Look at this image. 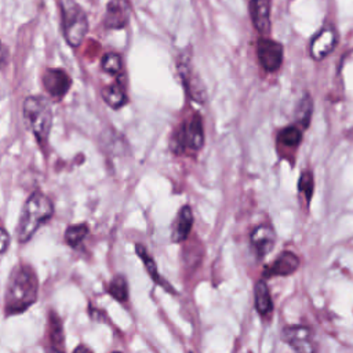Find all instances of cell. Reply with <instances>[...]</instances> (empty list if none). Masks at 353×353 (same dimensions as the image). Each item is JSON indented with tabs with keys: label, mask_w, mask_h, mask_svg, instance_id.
<instances>
[{
	"label": "cell",
	"mask_w": 353,
	"mask_h": 353,
	"mask_svg": "<svg viewBox=\"0 0 353 353\" xmlns=\"http://www.w3.org/2000/svg\"><path fill=\"white\" fill-rule=\"evenodd\" d=\"M250 240L255 250L256 256L263 258L274 247V241H276L274 229L270 225H259L251 232Z\"/></svg>",
	"instance_id": "10"
},
{
	"label": "cell",
	"mask_w": 353,
	"mask_h": 353,
	"mask_svg": "<svg viewBox=\"0 0 353 353\" xmlns=\"http://www.w3.org/2000/svg\"><path fill=\"white\" fill-rule=\"evenodd\" d=\"M4 48H3V44L0 43V65L4 62Z\"/></svg>",
	"instance_id": "28"
},
{
	"label": "cell",
	"mask_w": 353,
	"mask_h": 353,
	"mask_svg": "<svg viewBox=\"0 0 353 353\" xmlns=\"http://www.w3.org/2000/svg\"><path fill=\"white\" fill-rule=\"evenodd\" d=\"M250 14L255 29L261 34H269L270 32V0H251Z\"/></svg>",
	"instance_id": "11"
},
{
	"label": "cell",
	"mask_w": 353,
	"mask_h": 353,
	"mask_svg": "<svg viewBox=\"0 0 353 353\" xmlns=\"http://www.w3.org/2000/svg\"><path fill=\"white\" fill-rule=\"evenodd\" d=\"M101 68L103 72L112 76H119L123 68L121 57L117 52H106L101 59Z\"/></svg>",
	"instance_id": "22"
},
{
	"label": "cell",
	"mask_w": 353,
	"mask_h": 353,
	"mask_svg": "<svg viewBox=\"0 0 353 353\" xmlns=\"http://www.w3.org/2000/svg\"><path fill=\"white\" fill-rule=\"evenodd\" d=\"M50 353H63V352H62L61 349H55V347H54V349H51Z\"/></svg>",
	"instance_id": "29"
},
{
	"label": "cell",
	"mask_w": 353,
	"mask_h": 353,
	"mask_svg": "<svg viewBox=\"0 0 353 353\" xmlns=\"http://www.w3.org/2000/svg\"><path fill=\"white\" fill-rule=\"evenodd\" d=\"M279 139L285 146H290V148L298 146L302 141V131L294 125H290L280 132Z\"/></svg>",
	"instance_id": "23"
},
{
	"label": "cell",
	"mask_w": 353,
	"mask_h": 353,
	"mask_svg": "<svg viewBox=\"0 0 353 353\" xmlns=\"http://www.w3.org/2000/svg\"><path fill=\"white\" fill-rule=\"evenodd\" d=\"M105 26L109 29H121L128 22V7L125 0H110L105 12Z\"/></svg>",
	"instance_id": "13"
},
{
	"label": "cell",
	"mask_w": 353,
	"mask_h": 353,
	"mask_svg": "<svg viewBox=\"0 0 353 353\" xmlns=\"http://www.w3.org/2000/svg\"><path fill=\"white\" fill-rule=\"evenodd\" d=\"M8 245H10V234L4 228L0 226V261L3 259Z\"/></svg>",
	"instance_id": "26"
},
{
	"label": "cell",
	"mask_w": 353,
	"mask_h": 353,
	"mask_svg": "<svg viewBox=\"0 0 353 353\" xmlns=\"http://www.w3.org/2000/svg\"><path fill=\"white\" fill-rule=\"evenodd\" d=\"M258 59L261 66L268 72H276L283 62V46L272 39L258 41Z\"/></svg>",
	"instance_id": "8"
},
{
	"label": "cell",
	"mask_w": 353,
	"mask_h": 353,
	"mask_svg": "<svg viewBox=\"0 0 353 353\" xmlns=\"http://www.w3.org/2000/svg\"><path fill=\"white\" fill-rule=\"evenodd\" d=\"M255 307L261 316H268L273 310V301L268 284L263 280H259L255 284Z\"/></svg>",
	"instance_id": "18"
},
{
	"label": "cell",
	"mask_w": 353,
	"mask_h": 353,
	"mask_svg": "<svg viewBox=\"0 0 353 353\" xmlns=\"http://www.w3.org/2000/svg\"><path fill=\"white\" fill-rule=\"evenodd\" d=\"M44 91L54 99L61 101L72 87V79L61 68H48L41 76Z\"/></svg>",
	"instance_id": "6"
},
{
	"label": "cell",
	"mask_w": 353,
	"mask_h": 353,
	"mask_svg": "<svg viewBox=\"0 0 353 353\" xmlns=\"http://www.w3.org/2000/svg\"><path fill=\"white\" fill-rule=\"evenodd\" d=\"M113 353H121V352H113Z\"/></svg>",
	"instance_id": "30"
},
{
	"label": "cell",
	"mask_w": 353,
	"mask_h": 353,
	"mask_svg": "<svg viewBox=\"0 0 353 353\" xmlns=\"http://www.w3.org/2000/svg\"><path fill=\"white\" fill-rule=\"evenodd\" d=\"M298 188H299V192L305 194L306 200L310 201L312 194H313V189H314V181H313V175H312L310 171H306L301 175L299 182H298Z\"/></svg>",
	"instance_id": "25"
},
{
	"label": "cell",
	"mask_w": 353,
	"mask_h": 353,
	"mask_svg": "<svg viewBox=\"0 0 353 353\" xmlns=\"http://www.w3.org/2000/svg\"><path fill=\"white\" fill-rule=\"evenodd\" d=\"M179 70H181V77L185 83L186 91L189 92V95L197 101V102H203L204 101V88L203 84L200 83V80L197 79V76L193 73L192 66L189 65V62H186V59H181L179 62Z\"/></svg>",
	"instance_id": "14"
},
{
	"label": "cell",
	"mask_w": 353,
	"mask_h": 353,
	"mask_svg": "<svg viewBox=\"0 0 353 353\" xmlns=\"http://www.w3.org/2000/svg\"><path fill=\"white\" fill-rule=\"evenodd\" d=\"M39 281L34 270L25 263H18L10 273L6 295L4 310L7 316L25 312L37 301Z\"/></svg>",
	"instance_id": "1"
},
{
	"label": "cell",
	"mask_w": 353,
	"mask_h": 353,
	"mask_svg": "<svg viewBox=\"0 0 353 353\" xmlns=\"http://www.w3.org/2000/svg\"><path fill=\"white\" fill-rule=\"evenodd\" d=\"M22 119L26 128L33 134L37 143L47 146L52 127V108L44 95H30L23 99Z\"/></svg>",
	"instance_id": "3"
},
{
	"label": "cell",
	"mask_w": 353,
	"mask_h": 353,
	"mask_svg": "<svg viewBox=\"0 0 353 353\" xmlns=\"http://www.w3.org/2000/svg\"><path fill=\"white\" fill-rule=\"evenodd\" d=\"M88 234V225L87 223H76L70 225L65 230V241L70 247H77Z\"/></svg>",
	"instance_id": "20"
},
{
	"label": "cell",
	"mask_w": 353,
	"mask_h": 353,
	"mask_svg": "<svg viewBox=\"0 0 353 353\" xmlns=\"http://www.w3.org/2000/svg\"><path fill=\"white\" fill-rule=\"evenodd\" d=\"M50 336H51V342L55 346V349H58V346L62 345L63 341V332H62V324L59 321V317L55 313L50 314Z\"/></svg>",
	"instance_id": "24"
},
{
	"label": "cell",
	"mask_w": 353,
	"mask_h": 353,
	"mask_svg": "<svg viewBox=\"0 0 353 353\" xmlns=\"http://www.w3.org/2000/svg\"><path fill=\"white\" fill-rule=\"evenodd\" d=\"M54 214V204L48 196L36 190L23 204L22 214L17 226V239L19 243L29 241L37 229L46 223Z\"/></svg>",
	"instance_id": "2"
},
{
	"label": "cell",
	"mask_w": 353,
	"mask_h": 353,
	"mask_svg": "<svg viewBox=\"0 0 353 353\" xmlns=\"http://www.w3.org/2000/svg\"><path fill=\"white\" fill-rule=\"evenodd\" d=\"M174 150H199L204 143V132H203V121L199 114L190 117L179 131L174 135Z\"/></svg>",
	"instance_id": "5"
},
{
	"label": "cell",
	"mask_w": 353,
	"mask_h": 353,
	"mask_svg": "<svg viewBox=\"0 0 353 353\" xmlns=\"http://www.w3.org/2000/svg\"><path fill=\"white\" fill-rule=\"evenodd\" d=\"M108 291L116 301L125 302L128 299V284H127V280L124 279V276H121V274L114 276L109 283Z\"/></svg>",
	"instance_id": "19"
},
{
	"label": "cell",
	"mask_w": 353,
	"mask_h": 353,
	"mask_svg": "<svg viewBox=\"0 0 353 353\" xmlns=\"http://www.w3.org/2000/svg\"><path fill=\"white\" fill-rule=\"evenodd\" d=\"M61 23L66 43L76 48L79 47L88 32V18L85 11L74 0H61Z\"/></svg>",
	"instance_id": "4"
},
{
	"label": "cell",
	"mask_w": 353,
	"mask_h": 353,
	"mask_svg": "<svg viewBox=\"0 0 353 353\" xmlns=\"http://www.w3.org/2000/svg\"><path fill=\"white\" fill-rule=\"evenodd\" d=\"M193 226V214L189 205H185L179 210L178 216L175 219L174 223V229H172V234H171V240L174 243H182L188 239L190 230Z\"/></svg>",
	"instance_id": "15"
},
{
	"label": "cell",
	"mask_w": 353,
	"mask_h": 353,
	"mask_svg": "<svg viewBox=\"0 0 353 353\" xmlns=\"http://www.w3.org/2000/svg\"><path fill=\"white\" fill-rule=\"evenodd\" d=\"M135 251H137L138 256L142 259V262H143V265H145V268H146V272L149 273V276L152 277V280L156 281L157 284H160V285H161L163 288H165L167 291L175 292L174 288H172V285H170V284H168L165 280H163L161 276L159 274L156 262H154V259L149 255V252L146 251V248H145L143 245H141V244H137V245H135Z\"/></svg>",
	"instance_id": "17"
},
{
	"label": "cell",
	"mask_w": 353,
	"mask_h": 353,
	"mask_svg": "<svg viewBox=\"0 0 353 353\" xmlns=\"http://www.w3.org/2000/svg\"><path fill=\"white\" fill-rule=\"evenodd\" d=\"M281 339L290 345L295 353H314L312 331L305 325H287L281 331Z\"/></svg>",
	"instance_id": "7"
},
{
	"label": "cell",
	"mask_w": 353,
	"mask_h": 353,
	"mask_svg": "<svg viewBox=\"0 0 353 353\" xmlns=\"http://www.w3.org/2000/svg\"><path fill=\"white\" fill-rule=\"evenodd\" d=\"M338 40L336 32L332 26H324L310 43V55L316 61L324 59L335 47Z\"/></svg>",
	"instance_id": "9"
},
{
	"label": "cell",
	"mask_w": 353,
	"mask_h": 353,
	"mask_svg": "<svg viewBox=\"0 0 353 353\" xmlns=\"http://www.w3.org/2000/svg\"><path fill=\"white\" fill-rule=\"evenodd\" d=\"M299 266V258L291 251L281 252L270 266L263 270V276H288L294 273Z\"/></svg>",
	"instance_id": "12"
},
{
	"label": "cell",
	"mask_w": 353,
	"mask_h": 353,
	"mask_svg": "<svg viewBox=\"0 0 353 353\" xmlns=\"http://www.w3.org/2000/svg\"><path fill=\"white\" fill-rule=\"evenodd\" d=\"M102 99L112 109H120L127 102V94L124 84L117 79L116 81L105 85L101 91Z\"/></svg>",
	"instance_id": "16"
},
{
	"label": "cell",
	"mask_w": 353,
	"mask_h": 353,
	"mask_svg": "<svg viewBox=\"0 0 353 353\" xmlns=\"http://www.w3.org/2000/svg\"><path fill=\"white\" fill-rule=\"evenodd\" d=\"M73 353H92L87 346H84V345H79L74 350H73Z\"/></svg>",
	"instance_id": "27"
},
{
	"label": "cell",
	"mask_w": 353,
	"mask_h": 353,
	"mask_svg": "<svg viewBox=\"0 0 353 353\" xmlns=\"http://www.w3.org/2000/svg\"><path fill=\"white\" fill-rule=\"evenodd\" d=\"M312 113H313V102H312V98L306 94L302 97V99L299 101L298 103V108H296V120L298 123L306 128L310 123V117H312Z\"/></svg>",
	"instance_id": "21"
}]
</instances>
